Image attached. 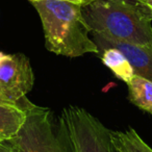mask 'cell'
Listing matches in <instances>:
<instances>
[{
    "label": "cell",
    "instance_id": "15",
    "mask_svg": "<svg viewBox=\"0 0 152 152\" xmlns=\"http://www.w3.org/2000/svg\"><path fill=\"white\" fill-rule=\"evenodd\" d=\"M4 55H5V53H3V52H1V51H0V65H1V61H2Z\"/></svg>",
    "mask_w": 152,
    "mask_h": 152
},
{
    "label": "cell",
    "instance_id": "14",
    "mask_svg": "<svg viewBox=\"0 0 152 152\" xmlns=\"http://www.w3.org/2000/svg\"><path fill=\"white\" fill-rule=\"evenodd\" d=\"M139 1L143 3L144 5H146V7L150 10V12H151V14H152V0H139Z\"/></svg>",
    "mask_w": 152,
    "mask_h": 152
},
{
    "label": "cell",
    "instance_id": "8",
    "mask_svg": "<svg viewBox=\"0 0 152 152\" xmlns=\"http://www.w3.org/2000/svg\"><path fill=\"white\" fill-rule=\"evenodd\" d=\"M127 86L131 103L152 115V81L134 74Z\"/></svg>",
    "mask_w": 152,
    "mask_h": 152
},
{
    "label": "cell",
    "instance_id": "16",
    "mask_svg": "<svg viewBox=\"0 0 152 152\" xmlns=\"http://www.w3.org/2000/svg\"><path fill=\"white\" fill-rule=\"evenodd\" d=\"M116 150H117V152H124V151H122V150H120V149H117V148H116Z\"/></svg>",
    "mask_w": 152,
    "mask_h": 152
},
{
    "label": "cell",
    "instance_id": "5",
    "mask_svg": "<svg viewBox=\"0 0 152 152\" xmlns=\"http://www.w3.org/2000/svg\"><path fill=\"white\" fill-rule=\"evenodd\" d=\"M34 83L29 59L23 53H5L0 65V93L14 102H24Z\"/></svg>",
    "mask_w": 152,
    "mask_h": 152
},
{
    "label": "cell",
    "instance_id": "3",
    "mask_svg": "<svg viewBox=\"0 0 152 152\" xmlns=\"http://www.w3.org/2000/svg\"><path fill=\"white\" fill-rule=\"evenodd\" d=\"M58 134L68 152H117L112 130L79 106L69 105L64 108Z\"/></svg>",
    "mask_w": 152,
    "mask_h": 152
},
{
    "label": "cell",
    "instance_id": "9",
    "mask_svg": "<svg viewBox=\"0 0 152 152\" xmlns=\"http://www.w3.org/2000/svg\"><path fill=\"white\" fill-rule=\"evenodd\" d=\"M101 54V61L115 75L128 83L131 80L132 76L134 75L133 68L129 63L128 58L117 48H106L100 52Z\"/></svg>",
    "mask_w": 152,
    "mask_h": 152
},
{
    "label": "cell",
    "instance_id": "7",
    "mask_svg": "<svg viewBox=\"0 0 152 152\" xmlns=\"http://www.w3.org/2000/svg\"><path fill=\"white\" fill-rule=\"evenodd\" d=\"M27 110L18 106L0 105V141L13 139L23 125Z\"/></svg>",
    "mask_w": 152,
    "mask_h": 152
},
{
    "label": "cell",
    "instance_id": "12",
    "mask_svg": "<svg viewBox=\"0 0 152 152\" xmlns=\"http://www.w3.org/2000/svg\"><path fill=\"white\" fill-rule=\"evenodd\" d=\"M0 152H20L11 141H0Z\"/></svg>",
    "mask_w": 152,
    "mask_h": 152
},
{
    "label": "cell",
    "instance_id": "10",
    "mask_svg": "<svg viewBox=\"0 0 152 152\" xmlns=\"http://www.w3.org/2000/svg\"><path fill=\"white\" fill-rule=\"evenodd\" d=\"M112 139L117 149L124 152H152V148L133 128L125 131H113Z\"/></svg>",
    "mask_w": 152,
    "mask_h": 152
},
{
    "label": "cell",
    "instance_id": "13",
    "mask_svg": "<svg viewBox=\"0 0 152 152\" xmlns=\"http://www.w3.org/2000/svg\"><path fill=\"white\" fill-rule=\"evenodd\" d=\"M28 1H34V0H28ZM64 1H70V2L78 3V4H81V5H86L89 2H91L92 0H64Z\"/></svg>",
    "mask_w": 152,
    "mask_h": 152
},
{
    "label": "cell",
    "instance_id": "4",
    "mask_svg": "<svg viewBox=\"0 0 152 152\" xmlns=\"http://www.w3.org/2000/svg\"><path fill=\"white\" fill-rule=\"evenodd\" d=\"M20 152H68L59 134H55L50 110L32 104L18 133L9 140Z\"/></svg>",
    "mask_w": 152,
    "mask_h": 152
},
{
    "label": "cell",
    "instance_id": "11",
    "mask_svg": "<svg viewBox=\"0 0 152 152\" xmlns=\"http://www.w3.org/2000/svg\"><path fill=\"white\" fill-rule=\"evenodd\" d=\"M32 102L29 101L28 99H26L24 102H14V101H11V100L7 99L2 94L0 93V105H12V106H18V107H22V108H25V110H28L30 106L32 105Z\"/></svg>",
    "mask_w": 152,
    "mask_h": 152
},
{
    "label": "cell",
    "instance_id": "1",
    "mask_svg": "<svg viewBox=\"0 0 152 152\" xmlns=\"http://www.w3.org/2000/svg\"><path fill=\"white\" fill-rule=\"evenodd\" d=\"M91 34L116 42L152 46V14L139 0H92L83 5Z\"/></svg>",
    "mask_w": 152,
    "mask_h": 152
},
{
    "label": "cell",
    "instance_id": "6",
    "mask_svg": "<svg viewBox=\"0 0 152 152\" xmlns=\"http://www.w3.org/2000/svg\"><path fill=\"white\" fill-rule=\"evenodd\" d=\"M93 34V40L96 43L99 53L106 48H117L128 58L133 68L135 75L152 81V46H139V45L127 44L116 42L102 38L96 34Z\"/></svg>",
    "mask_w": 152,
    "mask_h": 152
},
{
    "label": "cell",
    "instance_id": "2",
    "mask_svg": "<svg viewBox=\"0 0 152 152\" xmlns=\"http://www.w3.org/2000/svg\"><path fill=\"white\" fill-rule=\"evenodd\" d=\"M40 16L45 46L50 52L67 57L99 54L83 15V5L64 0L30 1Z\"/></svg>",
    "mask_w": 152,
    "mask_h": 152
}]
</instances>
